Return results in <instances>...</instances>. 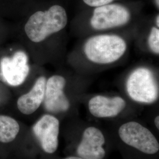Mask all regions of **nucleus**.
<instances>
[{
	"mask_svg": "<svg viewBox=\"0 0 159 159\" xmlns=\"http://www.w3.org/2000/svg\"><path fill=\"white\" fill-rule=\"evenodd\" d=\"M1 73L4 81L11 86L21 85L27 79L30 67L27 55L17 51L11 57H4L0 63Z\"/></svg>",
	"mask_w": 159,
	"mask_h": 159,
	"instance_id": "obj_10",
	"label": "nucleus"
},
{
	"mask_svg": "<svg viewBox=\"0 0 159 159\" xmlns=\"http://www.w3.org/2000/svg\"><path fill=\"white\" fill-rule=\"evenodd\" d=\"M60 136L65 156L84 159H107L114 150L107 127L73 116L63 120Z\"/></svg>",
	"mask_w": 159,
	"mask_h": 159,
	"instance_id": "obj_1",
	"label": "nucleus"
},
{
	"mask_svg": "<svg viewBox=\"0 0 159 159\" xmlns=\"http://www.w3.org/2000/svg\"><path fill=\"white\" fill-rule=\"evenodd\" d=\"M155 2H156V6H157V8H159V0H155Z\"/></svg>",
	"mask_w": 159,
	"mask_h": 159,
	"instance_id": "obj_17",
	"label": "nucleus"
},
{
	"mask_svg": "<svg viewBox=\"0 0 159 159\" xmlns=\"http://www.w3.org/2000/svg\"><path fill=\"white\" fill-rule=\"evenodd\" d=\"M46 81V77L41 76L35 81L30 91L18 98L17 108L21 113L30 116L40 108L44 98Z\"/></svg>",
	"mask_w": 159,
	"mask_h": 159,
	"instance_id": "obj_11",
	"label": "nucleus"
},
{
	"mask_svg": "<svg viewBox=\"0 0 159 159\" xmlns=\"http://www.w3.org/2000/svg\"><path fill=\"white\" fill-rule=\"evenodd\" d=\"M106 127L122 159H159V137L145 121L134 117L110 121Z\"/></svg>",
	"mask_w": 159,
	"mask_h": 159,
	"instance_id": "obj_2",
	"label": "nucleus"
},
{
	"mask_svg": "<svg viewBox=\"0 0 159 159\" xmlns=\"http://www.w3.org/2000/svg\"><path fill=\"white\" fill-rule=\"evenodd\" d=\"M130 12L117 4H109L96 7L90 20L91 27L96 30H106L122 26L129 23Z\"/></svg>",
	"mask_w": 159,
	"mask_h": 159,
	"instance_id": "obj_9",
	"label": "nucleus"
},
{
	"mask_svg": "<svg viewBox=\"0 0 159 159\" xmlns=\"http://www.w3.org/2000/svg\"><path fill=\"white\" fill-rule=\"evenodd\" d=\"M42 159H84L80 158L79 157H76L74 156H65L64 157H61L58 156L56 154L50 156H45L43 155Z\"/></svg>",
	"mask_w": 159,
	"mask_h": 159,
	"instance_id": "obj_15",
	"label": "nucleus"
},
{
	"mask_svg": "<svg viewBox=\"0 0 159 159\" xmlns=\"http://www.w3.org/2000/svg\"><path fill=\"white\" fill-rule=\"evenodd\" d=\"M61 121L56 116L46 113L31 127V136L43 155L56 154L59 147Z\"/></svg>",
	"mask_w": 159,
	"mask_h": 159,
	"instance_id": "obj_6",
	"label": "nucleus"
},
{
	"mask_svg": "<svg viewBox=\"0 0 159 159\" xmlns=\"http://www.w3.org/2000/svg\"><path fill=\"white\" fill-rule=\"evenodd\" d=\"M129 106L125 99L121 96L95 95L87 102L89 113L92 117L110 121L134 118L128 110Z\"/></svg>",
	"mask_w": 159,
	"mask_h": 159,
	"instance_id": "obj_8",
	"label": "nucleus"
},
{
	"mask_svg": "<svg viewBox=\"0 0 159 159\" xmlns=\"http://www.w3.org/2000/svg\"><path fill=\"white\" fill-rule=\"evenodd\" d=\"M68 22L67 12L59 5L47 10L35 12L29 18L24 27L25 34L34 43H40L48 36L63 30Z\"/></svg>",
	"mask_w": 159,
	"mask_h": 159,
	"instance_id": "obj_3",
	"label": "nucleus"
},
{
	"mask_svg": "<svg viewBox=\"0 0 159 159\" xmlns=\"http://www.w3.org/2000/svg\"><path fill=\"white\" fill-rule=\"evenodd\" d=\"M67 80L61 75H55L46 81L43 107L47 113L57 117L61 121L75 116L73 107L64 93Z\"/></svg>",
	"mask_w": 159,
	"mask_h": 159,
	"instance_id": "obj_7",
	"label": "nucleus"
},
{
	"mask_svg": "<svg viewBox=\"0 0 159 159\" xmlns=\"http://www.w3.org/2000/svg\"><path fill=\"white\" fill-rule=\"evenodd\" d=\"M125 91L131 100L137 104L151 105L159 100V84L148 68L134 70L126 81Z\"/></svg>",
	"mask_w": 159,
	"mask_h": 159,
	"instance_id": "obj_5",
	"label": "nucleus"
},
{
	"mask_svg": "<svg viewBox=\"0 0 159 159\" xmlns=\"http://www.w3.org/2000/svg\"><path fill=\"white\" fill-rule=\"evenodd\" d=\"M156 25L157 26L159 27V15L157 16L156 17Z\"/></svg>",
	"mask_w": 159,
	"mask_h": 159,
	"instance_id": "obj_16",
	"label": "nucleus"
},
{
	"mask_svg": "<svg viewBox=\"0 0 159 159\" xmlns=\"http://www.w3.org/2000/svg\"><path fill=\"white\" fill-rule=\"evenodd\" d=\"M86 5L91 7H97L111 4L116 0H83Z\"/></svg>",
	"mask_w": 159,
	"mask_h": 159,
	"instance_id": "obj_14",
	"label": "nucleus"
},
{
	"mask_svg": "<svg viewBox=\"0 0 159 159\" xmlns=\"http://www.w3.org/2000/svg\"><path fill=\"white\" fill-rule=\"evenodd\" d=\"M21 127L11 116L0 114V143H10L17 139Z\"/></svg>",
	"mask_w": 159,
	"mask_h": 159,
	"instance_id": "obj_12",
	"label": "nucleus"
},
{
	"mask_svg": "<svg viewBox=\"0 0 159 159\" xmlns=\"http://www.w3.org/2000/svg\"><path fill=\"white\" fill-rule=\"evenodd\" d=\"M127 44L121 37L116 35H98L85 43L84 51L86 57L93 63L110 64L122 57Z\"/></svg>",
	"mask_w": 159,
	"mask_h": 159,
	"instance_id": "obj_4",
	"label": "nucleus"
},
{
	"mask_svg": "<svg viewBox=\"0 0 159 159\" xmlns=\"http://www.w3.org/2000/svg\"><path fill=\"white\" fill-rule=\"evenodd\" d=\"M148 44L151 50L154 53H159V30L153 27L148 39Z\"/></svg>",
	"mask_w": 159,
	"mask_h": 159,
	"instance_id": "obj_13",
	"label": "nucleus"
}]
</instances>
